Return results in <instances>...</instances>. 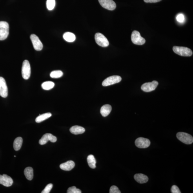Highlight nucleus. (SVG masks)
I'll return each instance as SVG.
<instances>
[{"instance_id": "1", "label": "nucleus", "mask_w": 193, "mask_h": 193, "mask_svg": "<svg viewBox=\"0 0 193 193\" xmlns=\"http://www.w3.org/2000/svg\"><path fill=\"white\" fill-rule=\"evenodd\" d=\"M173 50L175 54L182 56L190 57L193 54L191 50L183 46H174L173 48Z\"/></svg>"}, {"instance_id": "2", "label": "nucleus", "mask_w": 193, "mask_h": 193, "mask_svg": "<svg viewBox=\"0 0 193 193\" xmlns=\"http://www.w3.org/2000/svg\"><path fill=\"white\" fill-rule=\"evenodd\" d=\"M9 34V25L5 21L0 22V41L7 38Z\"/></svg>"}, {"instance_id": "3", "label": "nucleus", "mask_w": 193, "mask_h": 193, "mask_svg": "<svg viewBox=\"0 0 193 193\" xmlns=\"http://www.w3.org/2000/svg\"><path fill=\"white\" fill-rule=\"evenodd\" d=\"M31 74L30 64L27 60L24 61L22 64V74L24 79L27 80L30 78Z\"/></svg>"}, {"instance_id": "4", "label": "nucleus", "mask_w": 193, "mask_h": 193, "mask_svg": "<svg viewBox=\"0 0 193 193\" xmlns=\"http://www.w3.org/2000/svg\"><path fill=\"white\" fill-rule=\"evenodd\" d=\"M177 138L183 143L191 144L193 142V138L191 135L187 133L183 132H179L176 135Z\"/></svg>"}, {"instance_id": "5", "label": "nucleus", "mask_w": 193, "mask_h": 193, "mask_svg": "<svg viewBox=\"0 0 193 193\" xmlns=\"http://www.w3.org/2000/svg\"><path fill=\"white\" fill-rule=\"evenodd\" d=\"M131 41L133 43L138 45H143L146 42L145 39L142 37L140 33L136 30H134L132 33Z\"/></svg>"}, {"instance_id": "6", "label": "nucleus", "mask_w": 193, "mask_h": 193, "mask_svg": "<svg viewBox=\"0 0 193 193\" xmlns=\"http://www.w3.org/2000/svg\"><path fill=\"white\" fill-rule=\"evenodd\" d=\"M95 39L96 43L102 47H107L109 45L107 38L101 33H96L95 35Z\"/></svg>"}, {"instance_id": "7", "label": "nucleus", "mask_w": 193, "mask_h": 193, "mask_svg": "<svg viewBox=\"0 0 193 193\" xmlns=\"http://www.w3.org/2000/svg\"><path fill=\"white\" fill-rule=\"evenodd\" d=\"M122 80L121 77L118 75H113L104 80L102 85L103 86H108L119 82Z\"/></svg>"}, {"instance_id": "8", "label": "nucleus", "mask_w": 193, "mask_h": 193, "mask_svg": "<svg viewBox=\"0 0 193 193\" xmlns=\"http://www.w3.org/2000/svg\"><path fill=\"white\" fill-rule=\"evenodd\" d=\"M99 1L103 8L108 10H114L116 7V3L112 0H99Z\"/></svg>"}, {"instance_id": "9", "label": "nucleus", "mask_w": 193, "mask_h": 193, "mask_svg": "<svg viewBox=\"0 0 193 193\" xmlns=\"http://www.w3.org/2000/svg\"><path fill=\"white\" fill-rule=\"evenodd\" d=\"M33 47L35 50L40 51L42 50L43 45L39 38L36 35L32 34L30 36Z\"/></svg>"}, {"instance_id": "10", "label": "nucleus", "mask_w": 193, "mask_h": 193, "mask_svg": "<svg viewBox=\"0 0 193 193\" xmlns=\"http://www.w3.org/2000/svg\"><path fill=\"white\" fill-rule=\"evenodd\" d=\"M135 145L137 147L140 148H145L149 147L151 142L149 139L143 137H139L135 142Z\"/></svg>"}, {"instance_id": "11", "label": "nucleus", "mask_w": 193, "mask_h": 193, "mask_svg": "<svg viewBox=\"0 0 193 193\" xmlns=\"http://www.w3.org/2000/svg\"><path fill=\"white\" fill-rule=\"evenodd\" d=\"M158 82L156 81H153L151 82L146 83L142 86V90L145 92H151L155 90L158 85Z\"/></svg>"}, {"instance_id": "12", "label": "nucleus", "mask_w": 193, "mask_h": 193, "mask_svg": "<svg viewBox=\"0 0 193 193\" xmlns=\"http://www.w3.org/2000/svg\"><path fill=\"white\" fill-rule=\"evenodd\" d=\"M8 90L5 79L0 77V96L3 98L8 96Z\"/></svg>"}, {"instance_id": "13", "label": "nucleus", "mask_w": 193, "mask_h": 193, "mask_svg": "<svg viewBox=\"0 0 193 193\" xmlns=\"http://www.w3.org/2000/svg\"><path fill=\"white\" fill-rule=\"evenodd\" d=\"M57 140V137L50 134H44L41 139L39 140V143L41 145H45L48 141L54 143Z\"/></svg>"}, {"instance_id": "14", "label": "nucleus", "mask_w": 193, "mask_h": 193, "mask_svg": "<svg viewBox=\"0 0 193 193\" xmlns=\"http://www.w3.org/2000/svg\"><path fill=\"white\" fill-rule=\"evenodd\" d=\"M13 179L10 176L7 175L3 174L0 175V184L6 187H10L13 183Z\"/></svg>"}, {"instance_id": "15", "label": "nucleus", "mask_w": 193, "mask_h": 193, "mask_svg": "<svg viewBox=\"0 0 193 193\" xmlns=\"http://www.w3.org/2000/svg\"><path fill=\"white\" fill-rule=\"evenodd\" d=\"M75 165L74 162L72 161H69L65 163H62L60 165L62 170L66 171H69L74 168Z\"/></svg>"}, {"instance_id": "16", "label": "nucleus", "mask_w": 193, "mask_h": 193, "mask_svg": "<svg viewBox=\"0 0 193 193\" xmlns=\"http://www.w3.org/2000/svg\"><path fill=\"white\" fill-rule=\"evenodd\" d=\"M134 179L137 182L140 183H146L147 182L148 180V177L142 174H135L134 176Z\"/></svg>"}, {"instance_id": "17", "label": "nucleus", "mask_w": 193, "mask_h": 193, "mask_svg": "<svg viewBox=\"0 0 193 193\" xmlns=\"http://www.w3.org/2000/svg\"><path fill=\"white\" fill-rule=\"evenodd\" d=\"M70 131L72 134L75 135L83 134L85 131V128L78 126H72L70 129Z\"/></svg>"}, {"instance_id": "18", "label": "nucleus", "mask_w": 193, "mask_h": 193, "mask_svg": "<svg viewBox=\"0 0 193 193\" xmlns=\"http://www.w3.org/2000/svg\"><path fill=\"white\" fill-rule=\"evenodd\" d=\"M111 111V106L109 105H105L101 108L100 113L102 116L106 117L110 114Z\"/></svg>"}, {"instance_id": "19", "label": "nucleus", "mask_w": 193, "mask_h": 193, "mask_svg": "<svg viewBox=\"0 0 193 193\" xmlns=\"http://www.w3.org/2000/svg\"><path fill=\"white\" fill-rule=\"evenodd\" d=\"M63 38L69 42H72L75 39V35L72 33L67 32L64 33L63 35Z\"/></svg>"}, {"instance_id": "20", "label": "nucleus", "mask_w": 193, "mask_h": 193, "mask_svg": "<svg viewBox=\"0 0 193 193\" xmlns=\"http://www.w3.org/2000/svg\"><path fill=\"white\" fill-rule=\"evenodd\" d=\"M23 143V139L21 137H18L14 140L13 147L15 151H18L21 149Z\"/></svg>"}, {"instance_id": "21", "label": "nucleus", "mask_w": 193, "mask_h": 193, "mask_svg": "<svg viewBox=\"0 0 193 193\" xmlns=\"http://www.w3.org/2000/svg\"><path fill=\"white\" fill-rule=\"evenodd\" d=\"M24 174L26 179L32 180L33 177V170L31 167H27L24 170Z\"/></svg>"}, {"instance_id": "22", "label": "nucleus", "mask_w": 193, "mask_h": 193, "mask_svg": "<svg viewBox=\"0 0 193 193\" xmlns=\"http://www.w3.org/2000/svg\"><path fill=\"white\" fill-rule=\"evenodd\" d=\"M52 114L50 113H46L42 115H40L35 119V122L37 123H41V122L45 120L50 118L52 116Z\"/></svg>"}, {"instance_id": "23", "label": "nucleus", "mask_w": 193, "mask_h": 193, "mask_svg": "<svg viewBox=\"0 0 193 193\" xmlns=\"http://www.w3.org/2000/svg\"><path fill=\"white\" fill-rule=\"evenodd\" d=\"M87 160L88 165L91 168L94 169L96 167V161L94 156L92 155H89Z\"/></svg>"}, {"instance_id": "24", "label": "nucleus", "mask_w": 193, "mask_h": 193, "mask_svg": "<svg viewBox=\"0 0 193 193\" xmlns=\"http://www.w3.org/2000/svg\"><path fill=\"white\" fill-rule=\"evenodd\" d=\"M54 83L52 81H46L44 82L42 85V87L43 89L46 90H49L54 87Z\"/></svg>"}, {"instance_id": "25", "label": "nucleus", "mask_w": 193, "mask_h": 193, "mask_svg": "<svg viewBox=\"0 0 193 193\" xmlns=\"http://www.w3.org/2000/svg\"><path fill=\"white\" fill-rule=\"evenodd\" d=\"M63 73L61 70H54L51 72L50 77L53 78H58L63 76Z\"/></svg>"}, {"instance_id": "26", "label": "nucleus", "mask_w": 193, "mask_h": 193, "mask_svg": "<svg viewBox=\"0 0 193 193\" xmlns=\"http://www.w3.org/2000/svg\"><path fill=\"white\" fill-rule=\"evenodd\" d=\"M48 9L51 10L54 9L55 5V0H47L46 3Z\"/></svg>"}, {"instance_id": "27", "label": "nucleus", "mask_w": 193, "mask_h": 193, "mask_svg": "<svg viewBox=\"0 0 193 193\" xmlns=\"http://www.w3.org/2000/svg\"><path fill=\"white\" fill-rule=\"evenodd\" d=\"M81 192L80 190L74 186L68 188L67 191V193H81Z\"/></svg>"}, {"instance_id": "28", "label": "nucleus", "mask_w": 193, "mask_h": 193, "mask_svg": "<svg viewBox=\"0 0 193 193\" xmlns=\"http://www.w3.org/2000/svg\"><path fill=\"white\" fill-rule=\"evenodd\" d=\"M53 184L52 183H50L46 185V187L44 188V189L42 191V193H50L51 190L52 189L53 187Z\"/></svg>"}, {"instance_id": "29", "label": "nucleus", "mask_w": 193, "mask_h": 193, "mask_svg": "<svg viewBox=\"0 0 193 193\" xmlns=\"http://www.w3.org/2000/svg\"><path fill=\"white\" fill-rule=\"evenodd\" d=\"M176 19L177 21L179 22V23H183L184 21H185V17H184V15L183 14H182V13H180V14L177 15L176 17Z\"/></svg>"}, {"instance_id": "30", "label": "nucleus", "mask_w": 193, "mask_h": 193, "mask_svg": "<svg viewBox=\"0 0 193 193\" xmlns=\"http://www.w3.org/2000/svg\"><path fill=\"white\" fill-rule=\"evenodd\" d=\"M110 193H121V192L119 188L115 186H112L111 187L110 190Z\"/></svg>"}, {"instance_id": "31", "label": "nucleus", "mask_w": 193, "mask_h": 193, "mask_svg": "<svg viewBox=\"0 0 193 193\" xmlns=\"http://www.w3.org/2000/svg\"><path fill=\"white\" fill-rule=\"evenodd\" d=\"M171 191L172 193H181L179 188L176 185H173L171 188Z\"/></svg>"}, {"instance_id": "32", "label": "nucleus", "mask_w": 193, "mask_h": 193, "mask_svg": "<svg viewBox=\"0 0 193 193\" xmlns=\"http://www.w3.org/2000/svg\"><path fill=\"white\" fill-rule=\"evenodd\" d=\"M162 0H144V2H145L146 3H157V2H160Z\"/></svg>"}, {"instance_id": "33", "label": "nucleus", "mask_w": 193, "mask_h": 193, "mask_svg": "<svg viewBox=\"0 0 193 193\" xmlns=\"http://www.w3.org/2000/svg\"><path fill=\"white\" fill-rule=\"evenodd\" d=\"M14 156V157H16V156Z\"/></svg>"}]
</instances>
